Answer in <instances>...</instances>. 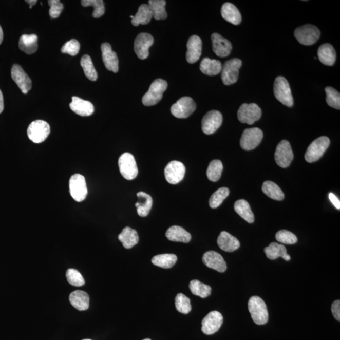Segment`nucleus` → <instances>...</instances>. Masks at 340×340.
Listing matches in <instances>:
<instances>
[{
    "label": "nucleus",
    "instance_id": "f257e3e1",
    "mask_svg": "<svg viewBox=\"0 0 340 340\" xmlns=\"http://www.w3.org/2000/svg\"><path fill=\"white\" fill-rule=\"evenodd\" d=\"M249 310L251 316L256 325L266 324L269 320V313L264 300L258 296H253L249 302Z\"/></svg>",
    "mask_w": 340,
    "mask_h": 340
},
{
    "label": "nucleus",
    "instance_id": "f03ea898",
    "mask_svg": "<svg viewBox=\"0 0 340 340\" xmlns=\"http://www.w3.org/2000/svg\"><path fill=\"white\" fill-rule=\"evenodd\" d=\"M168 87V83L162 79H157L150 85L148 91L145 93L142 102L145 106L157 105L163 98V95Z\"/></svg>",
    "mask_w": 340,
    "mask_h": 340
},
{
    "label": "nucleus",
    "instance_id": "7ed1b4c3",
    "mask_svg": "<svg viewBox=\"0 0 340 340\" xmlns=\"http://www.w3.org/2000/svg\"><path fill=\"white\" fill-rule=\"evenodd\" d=\"M274 91L275 98L284 105L292 107L294 105L291 87L288 81L283 77L276 78L274 82Z\"/></svg>",
    "mask_w": 340,
    "mask_h": 340
},
{
    "label": "nucleus",
    "instance_id": "20e7f679",
    "mask_svg": "<svg viewBox=\"0 0 340 340\" xmlns=\"http://www.w3.org/2000/svg\"><path fill=\"white\" fill-rule=\"evenodd\" d=\"M50 132L51 128L47 122L37 120L29 125L27 129V136L33 143L40 144L46 140Z\"/></svg>",
    "mask_w": 340,
    "mask_h": 340
},
{
    "label": "nucleus",
    "instance_id": "39448f33",
    "mask_svg": "<svg viewBox=\"0 0 340 340\" xmlns=\"http://www.w3.org/2000/svg\"><path fill=\"white\" fill-rule=\"evenodd\" d=\"M330 140L326 136H322L315 139L308 147L305 154V160L308 163H313L319 160L328 148Z\"/></svg>",
    "mask_w": 340,
    "mask_h": 340
},
{
    "label": "nucleus",
    "instance_id": "423d86ee",
    "mask_svg": "<svg viewBox=\"0 0 340 340\" xmlns=\"http://www.w3.org/2000/svg\"><path fill=\"white\" fill-rule=\"evenodd\" d=\"M120 172L125 179L133 180L137 177L138 168L135 157L129 153L122 154L119 159Z\"/></svg>",
    "mask_w": 340,
    "mask_h": 340
},
{
    "label": "nucleus",
    "instance_id": "0eeeda50",
    "mask_svg": "<svg viewBox=\"0 0 340 340\" xmlns=\"http://www.w3.org/2000/svg\"><path fill=\"white\" fill-rule=\"evenodd\" d=\"M294 36L303 45L311 46L316 43L320 37V31L316 26L308 24L297 28Z\"/></svg>",
    "mask_w": 340,
    "mask_h": 340
},
{
    "label": "nucleus",
    "instance_id": "6e6552de",
    "mask_svg": "<svg viewBox=\"0 0 340 340\" xmlns=\"http://www.w3.org/2000/svg\"><path fill=\"white\" fill-rule=\"evenodd\" d=\"M69 192L75 201L81 202L88 194L85 178L80 174H74L69 180Z\"/></svg>",
    "mask_w": 340,
    "mask_h": 340
},
{
    "label": "nucleus",
    "instance_id": "1a4fd4ad",
    "mask_svg": "<svg viewBox=\"0 0 340 340\" xmlns=\"http://www.w3.org/2000/svg\"><path fill=\"white\" fill-rule=\"evenodd\" d=\"M242 66V61L238 58L227 61L222 68L221 79L225 85H231L238 80L239 70Z\"/></svg>",
    "mask_w": 340,
    "mask_h": 340
},
{
    "label": "nucleus",
    "instance_id": "9d476101",
    "mask_svg": "<svg viewBox=\"0 0 340 340\" xmlns=\"http://www.w3.org/2000/svg\"><path fill=\"white\" fill-rule=\"evenodd\" d=\"M196 109V104L194 100L188 97H184L172 106L171 112L173 116L178 119H185L191 116Z\"/></svg>",
    "mask_w": 340,
    "mask_h": 340
},
{
    "label": "nucleus",
    "instance_id": "9b49d317",
    "mask_svg": "<svg viewBox=\"0 0 340 340\" xmlns=\"http://www.w3.org/2000/svg\"><path fill=\"white\" fill-rule=\"evenodd\" d=\"M263 138V133L259 128H250L244 130L242 133L240 145L245 150H251L256 148L260 144Z\"/></svg>",
    "mask_w": 340,
    "mask_h": 340
},
{
    "label": "nucleus",
    "instance_id": "f8f14e48",
    "mask_svg": "<svg viewBox=\"0 0 340 340\" xmlns=\"http://www.w3.org/2000/svg\"><path fill=\"white\" fill-rule=\"evenodd\" d=\"M261 108L254 103L242 104L238 111V118L241 123L253 124L261 118Z\"/></svg>",
    "mask_w": 340,
    "mask_h": 340
},
{
    "label": "nucleus",
    "instance_id": "ddd939ff",
    "mask_svg": "<svg viewBox=\"0 0 340 340\" xmlns=\"http://www.w3.org/2000/svg\"><path fill=\"white\" fill-rule=\"evenodd\" d=\"M294 159L291 144L287 140H283L278 144L275 153L276 163L281 168H288Z\"/></svg>",
    "mask_w": 340,
    "mask_h": 340
},
{
    "label": "nucleus",
    "instance_id": "4468645a",
    "mask_svg": "<svg viewBox=\"0 0 340 340\" xmlns=\"http://www.w3.org/2000/svg\"><path fill=\"white\" fill-rule=\"evenodd\" d=\"M185 172V166L182 162L172 161L164 168V177L169 183L176 185L183 179Z\"/></svg>",
    "mask_w": 340,
    "mask_h": 340
},
{
    "label": "nucleus",
    "instance_id": "2eb2a0df",
    "mask_svg": "<svg viewBox=\"0 0 340 340\" xmlns=\"http://www.w3.org/2000/svg\"><path fill=\"white\" fill-rule=\"evenodd\" d=\"M222 120V115L220 111H209L203 117L202 121V129L203 133L207 135H213L221 127Z\"/></svg>",
    "mask_w": 340,
    "mask_h": 340
},
{
    "label": "nucleus",
    "instance_id": "dca6fc26",
    "mask_svg": "<svg viewBox=\"0 0 340 340\" xmlns=\"http://www.w3.org/2000/svg\"><path fill=\"white\" fill-rule=\"evenodd\" d=\"M154 43V38L149 33H141L135 41V53L140 60H146L148 58L149 49Z\"/></svg>",
    "mask_w": 340,
    "mask_h": 340
},
{
    "label": "nucleus",
    "instance_id": "f3484780",
    "mask_svg": "<svg viewBox=\"0 0 340 340\" xmlns=\"http://www.w3.org/2000/svg\"><path fill=\"white\" fill-rule=\"evenodd\" d=\"M222 323V315L218 311H211L202 320V332L207 335L214 334L221 327Z\"/></svg>",
    "mask_w": 340,
    "mask_h": 340
},
{
    "label": "nucleus",
    "instance_id": "a211bd4d",
    "mask_svg": "<svg viewBox=\"0 0 340 340\" xmlns=\"http://www.w3.org/2000/svg\"><path fill=\"white\" fill-rule=\"evenodd\" d=\"M11 74H12L13 80L21 89L22 93L27 94L32 88L31 80L20 65L17 64L13 65L12 71H11Z\"/></svg>",
    "mask_w": 340,
    "mask_h": 340
},
{
    "label": "nucleus",
    "instance_id": "6ab92c4d",
    "mask_svg": "<svg viewBox=\"0 0 340 340\" xmlns=\"http://www.w3.org/2000/svg\"><path fill=\"white\" fill-rule=\"evenodd\" d=\"M203 263L209 268L219 272H224L227 269V265L224 259L219 253L214 251H209L203 255Z\"/></svg>",
    "mask_w": 340,
    "mask_h": 340
},
{
    "label": "nucleus",
    "instance_id": "aec40b11",
    "mask_svg": "<svg viewBox=\"0 0 340 340\" xmlns=\"http://www.w3.org/2000/svg\"><path fill=\"white\" fill-rule=\"evenodd\" d=\"M212 43H213V51L221 58L228 56L232 51L233 46L230 42L219 33H214L211 35Z\"/></svg>",
    "mask_w": 340,
    "mask_h": 340
},
{
    "label": "nucleus",
    "instance_id": "412c9836",
    "mask_svg": "<svg viewBox=\"0 0 340 340\" xmlns=\"http://www.w3.org/2000/svg\"><path fill=\"white\" fill-rule=\"evenodd\" d=\"M202 43L201 39L197 35H192L187 42L186 58L188 63H196L202 54Z\"/></svg>",
    "mask_w": 340,
    "mask_h": 340
},
{
    "label": "nucleus",
    "instance_id": "4be33fe9",
    "mask_svg": "<svg viewBox=\"0 0 340 340\" xmlns=\"http://www.w3.org/2000/svg\"><path fill=\"white\" fill-rule=\"evenodd\" d=\"M102 60L105 68L108 71L118 72L119 71V59L116 53L112 51L110 44L103 43L101 46Z\"/></svg>",
    "mask_w": 340,
    "mask_h": 340
},
{
    "label": "nucleus",
    "instance_id": "5701e85b",
    "mask_svg": "<svg viewBox=\"0 0 340 340\" xmlns=\"http://www.w3.org/2000/svg\"><path fill=\"white\" fill-rule=\"evenodd\" d=\"M69 107L77 115L82 117L90 116L95 111L94 106L90 102L78 97H72V102L69 104Z\"/></svg>",
    "mask_w": 340,
    "mask_h": 340
},
{
    "label": "nucleus",
    "instance_id": "b1692460",
    "mask_svg": "<svg viewBox=\"0 0 340 340\" xmlns=\"http://www.w3.org/2000/svg\"><path fill=\"white\" fill-rule=\"evenodd\" d=\"M217 244L224 252H233L240 247L238 239L226 231H222L217 238Z\"/></svg>",
    "mask_w": 340,
    "mask_h": 340
},
{
    "label": "nucleus",
    "instance_id": "393cba45",
    "mask_svg": "<svg viewBox=\"0 0 340 340\" xmlns=\"http://www.w3.org/2000/svg\"><path fill=\"white\" fill-rule=\"evenodd\" d=\"M221 15L224 20L235 26L241 22V15L235 5L231 3H225L221 8Z\"/></svg>",
    "mask_w": 340,
    "mask_h": 340
},
{
    "label": "nucleus",
    "instance_id": "a878e982",
    "mask_svg": "<svg viewBox=\"0 0 340 340\" xmlns=\"http://www.w3.org/2000/svg\"><path fill=\"white\" fill-rule=\"evenodd\" d=\"M69 301L71 305L78 310L86 311L89 308L90 297L85 291H75L69 295Z\"/></svg>",
    "mask_w": 340,
    "mask_h": 340
},
{
    "label": "nucleus",
    "instance_id": "bb28decb",
    "mask_svg": "<svg viewBox=\"0 0 340 340\" xmlns=\"http://www.w3.org/2000/svg\"><path fill=\"white\" fill-rule=\"evenodd\" d=\"M166 236L169 241L184 242V243H188L192 238L191 235L188 231L178 225L170 227L166 231Z\"/></svg>",
    "mask_w": 340,
    "mask_h": 340
},
{
    "label": "nucleus",
    "instance_id": "cd10ccee",
    "mask_svg": "<svg viewBox=\"0 0 340 340\" xmlns=\"http://www.w3.org/2000/svg\"><path fill=\"white\" fill-rule=\"evenodd\" d=\"M317 55L320 63L327 66H333L335 63L336 53L330 44H324L319 47Z\"/></svg>",
    "mask_w": 340,
    "mask_h": 340
},
{
    "label": "nucleus",
    "instance_id": "c85d7f7f",
    "mask_svg": "<svg viewBox=\"0 0 340 340\" xmlns=\"http://www.w3.org/2000/svg\"><path fill=\"white\" fill-rule=\"evenodd\" d=\"M19 48L27 54H32L37 51L38 37L36 34L22 35L19 40Z\"/></svg>",
    "mask_w": 340,
    "mask_h": 340
},
{
    "label": "nucleus",
    "instance_id": "c756f323",
    "mask_svg": "<svg viewBox=\"0 0 340 340\" xmlns=\"http://www.w3.org/2000/svg\"><path fill=\"white\" fill-rule=\"evenodd\" d=\"M264 252L267 257L270 260H275L279 257L282 258L286 261L291 260V256L288 254L286 247L277 242H272L268 247L264 249Z\"/></svg>",
    "mask_w": 340,
    "mask_h": 340
},
{
    "label": "nucleus",
    "instance_id": "7c9ffc66",
    "mask_svg": "<svg viewBox=\"0 0 340 340\" xmlns=\"http://www.w3.org/2000/svg\"><path fill=\"white\" fill-rule=\"evenodd\" d=\"M138 201L136 203L138 215L141 217H146L150 213L153 205V199L149 194L143 192L137 194Z\"/></svg>",
    "mask_w": 340,
    "mask_h": 340
},
{
    "label": "nucleus",
    "instance_id": "2f4dec72",
    "mask_svg": "<svg viewBox=\"0 0 340 340\" xmlns=\"http://www.w3.org/2000/svg\"><path fill=\"white\" fill-rule=\"evenodd\" d=\"M120 241L123 244L125 249H132L139 242V236L137 231L129 227L125 228L118 236Z\"/></svg>",
    "mask_w": 340,
    "mask_h": 340
},
{
    "label": "nucleus",
    "instance_id": "473e14b6",
    "mask_svg": "<svg viewBox=\"0 0 340 340\" xmlns=\"http://www.w3.org/2000/svg\"><path fill=\"white\" fill-rule=\"evenodd\" d=\"M222 64L218 60H211L209 58H203L200 65V69L203 74L208 76H215L221 72Z\"/></svg>",
    "mask_w": 340,
    "mask_h": 340
},
{
    "label": "nucleus",
    "instance_id": "72a5a7b5",
    "mask_svg": "<svg viewBox=\"0 0 340 340\" xmlns=\"http://www.w3.org/2000/svg\"><path fill=\"white\" fill-rule=\"evenodd\" d=\"M152 18H153V13L149 5L143 4L139 7L138 12L132 18L131 23L135 27H137L140 24L146 25L149 23Z\"/></svg>",
    "mask_w": 340,
    "mask_h": 340
},
{
    "label": "nucleus",
    "instance_id": "f704fd0d",
    "mask_svg": "<svg viewBox=\"0 0 340 340\" xmlns=\"http://www.w3.org/2000/svg\"><path fill=\"white\" fill-rule=\"evenodd\" d=\"M236 213L249 223H253L255 221L254 214L250 207L249 203L244 199L236 201L234 205Z\"/></svg>",
    "mask_w": 340,
    "mask_h": 340
},
{
    "label": "nucleus",
    "instance_id": "c9c22d12",
    "mask_svg": "<svg viewBox=\"0 0 340 340\" xmlns=\"http://www.w3.org/2000/svg\"><path fill=\"white\" fill-rule=\"evenodd\" d=\"M166 5V2L164 0H149L148 5L155 20H165L167 18Z\"/></svg>",
    "mask_w": 340,
    "mask_h": 340
},
{
    "label": "nucleus",
    "instance_id": "e433bc0d",
    "mask_svg": "<svg viewBox=\"0 0 340 340\" xmlns=\"http://www.w3.org/2000/svg\"><path fill=\"white\" fill-rule=\"evenodd\" d=\"M262 191L271 199L275 200H282L284 199V194L277 184L271 181H266L262 186Z\"/></svg>",
    "mask_w": 340,
    "mask_h": 340
},
{
    "label": "nucleus",
    "instance_id": "4c0bfd02",
    "mask_svg": "<svg viewBox=\"0 0 340 340\" xmlns=\"http://www.w3.org/2000/svg\"><path fill=\"white\" fill-rule=\"evenodd\" d=\"M152 263L163 269H170L177 263V256L174 254H162L154 256Z\"/></svg>",
    "mask_w": 340,
    "mask_h": 340
},
{
    "label": "nucleus",
    "instance_id": "58836bf2",
    "mask_svg": "<svg viewBox=\"0 0 340 340\" xmlns=\"http://www.w3.org/2000/svg\"><path fill=\"white\" fill-rule=\"evenodd\" d=\"M80 65L84 71L85 76L91 81H96L98 79V74L93 66L90 55H83L80 61Z\"/></svg>",
    "mask_w": 340,
    "mask_h": 340
},
{
    "label": "nucleus",
    "instance_id": "ea45409f",
    "mask_svg": "<svg viewBox=\"0 0 340 340\" xmlns=\"http://www.w3.org/2000/svg\"><path fill=\"white\" fill-rule=\"evenodd\" d=\"M189 288L192 294L201 298H206L211 294L212 289L210 286L200 282L197 280H193L189 284Z\"/></svg>",
    "mask_w": 340,
    "mask_h": 340
},
{
    "label": "nucleus",
    "instance_id": "a19ab883",
    "mask_svg": "<svg viewBox=\"0 0 340 340\" xmlns=\"http://www.w3.org/2000/svg\"><path fill=\"white\" fill-rule=\"evenodd\" d=\"M223 165L221 161L214 160L209 164L207 169V177L211 182H216L221 177Z\"/></svg>",
    "mask_w": 340,
    "mask_h": 340
},
{
    "label": "nucleus",
    "instance_id": "79ce46f5",
    "mask_svg": "<svg viewBox=\"0 0 340 340\" xmlns=\"http://www.w3.org/2000/svg\"><path fill=\"white\" fill-rule=\"evenodd\" d=\"M229 188L222 187L214 192L210 199V206L212 209L219 207L222 203L229 196Z\"/></svg>",
    "mask_w": 340,
    "mask_h": 340
},
{
    "label": "nucleus",
    "instance_id": "37998d69",
    "mask_svg": "<svg viewBox=\"0 0 340 340\" xmlns=\"http://www.w3.org/2000/svg\"><path fill=\"white\" fill-rule=\"evenodd\" d=\"M81 4L83 7H93L94 8L93 16L98 18L101 17L105 13V5L102 0H82Z\"/></svg>",
    "mask_w": 340,
    "mask_h": 340
},
{
    "label": "nucleus",
    "instance_id": "c03bdc74",
    "mask_svg": "<svg viewBox=\"0 0 340 340\" xmlns=\"http://www.w3.org/2000/svg\"><path fill=\"white\" fill-rule=\"evenodd\" d=\"M175 307L179 313L188 314L192 310L190 299L182 293L178 294L175 297Z\"/></svg>",
    "mask_w": 340,
    "mask_h": 340
},
{
    "label": "nucleus",
    "instance_id": "a18cd8bd",
    "mask_svg": "<svg viewBox=\"0 0 340 340\" xmlns=\"http://www.w3.org/2000/svg\"><path fill=\"white\" fill-rule=\"evenodd\" d=\"M326 94H327V102L331 107L335 109H340V94L335 89L328 86L325 88Z\"/></svg>",
    "mask_w": 340,
    "mask_h": 340
},
{
    "label": "nucleus",
    "instance_id": "49530a36",
    "mask_svg": "<svg viewBox=\"0 0 340 340\" xmlns=\"http://www.w3.org/2000/svg\"><path fill=\"white\" fill-rule=\"evenodd\" d=\"M67 280L71 285L81 287L85 285V281L79 271L74 269H69L66 272Z\"/></svg>",
    "mask_w": 340,
    "mask_h": 340
},
{
    "label": "nucleus",
    "instance_id": "de8ad7c7",
    "mask_svg": "<svg viewBox=\"0 0 340 340\" xmlns=\"http://www.w3.org/2000/svg\"><path fill=\"white\" fill-rule=\"evenodd\" d=\"M276 239L281 243L294 244L297 242V236L294 233L287 230H280L276 234Z\"/></svg>",
    "mask_w": 340,
    "mask_h": 340
},
{
    "label": "nucleus",
    "instance_id": "09e8293b",
    "mask_svg": "<svg viewBox=\"0 0 340 340\" xmlns=\"http://www.w3.org/2000/svg\"><path fill=\"white\" fill-rule=\"evenodd\" d=\"M80 44L79 41L76 40H71L65 43V45L61 48V52L63 54H68L75 56L80 51Z\"/></svg>",
    "mask_w": 340,
    "mask_h": 340
},
{
    "label": "nucleus",
    "instance_id": "8fccbe9b",
    "mask_svg": "<svg viewBox=\"0 0 340 340\" xmlns=\"http://www.w3.org/2000/svg\"><path fill=\"white\" fill-rule=\"evenodd\" d=\"M48 4L50 6L49 15L51 18L59 17L64 9L62 3H61L60 0H49Z\"/></svg>",
    "mask_w": 340,
    "mask_h": 340
},
{
    "label": "nucleus",
    "instance_id": "3c124183",
    "mask_svg": "<svg viewBox=\"0 0 340 340\" xmlns=\"http://www.w3.org/2000/svg\"><path fill=\"white\" fill-rule=\"evenodd\" d=\"M331 312L334 318L339 322L340 320V301L337 300L334 301L331 306Z\"/></svg>",
    "mask_w": 340,
    "mask_h": 340
},
{
    "label": "nucleus",
    "instance_id": "603ef678",
    "mask_svg": "<svg viewBox=\"0 0 340 340\" xmlns=\"http://www.w3.org/2000/svg\"><path fill=\"white\" fill-rule=\"evenodd\" d=\"M329 199H330V201L333 203L334 207H335L336 209H338V210H339V200L336 197L335 195L333 194V193L329 194Z\"/></svg>",
    "mask_w": 340,
    "mask_h": 340
},
{
    "label": "nucleus",
    "instance_id": "864d4df0",
    "mask_svg": "<svg viewBox=\"0 0 340 340\" xmlns=\"http://www.w3.org/2000/svg\"><path fill=\"white\" fill-rule=\"evenodd\" d=\"M4 97H3L2 92L0 90V114L4 111Z\"/></svg>",
    "mask_w": 340,
    "mask_h": 340
},
{
    "label": "nucleus",
    "instance_id": "5fc2aeb1",
    "mask_svg": "<svg viewBox=\"0 0 340 340\" xmlns=\"http://www.w3.org/2000/svg\"><path fill=\"white\" fill-rule=\"evenodd\" d=\"M26 2L30 5V8H32L33 5H35L37 2V0H27Z\"/></svg>",
    "mask_w": 340,
    "mask_h": 340
},
{
    "label": "nucleus",
    "instance_id": "6e6d98bb",
    "mask_svg": "<svg viewBox=\"0 0 340 340\" xmlns=\"http://www.w3.org/2000/svg\"><path fill=\"white\" fill-rule=\"evenodd\" d=\"M3 40H4V32H3L2 28L0 26V44L2 43Z\"/></svg>",
    "mask_w": 340,
    "mask_h": 340
},
{
    "label": "nucleus",
    "instance_id": "4d7b16f0",
    "mask_svg": "<svg viewBox=\"0 0 340 340\" xmlns=\"http://www.w3.org/2000/svg\"><path fill=\"white\" fill-rule=\"evenodd\" d=\"M143 340H152V339H149V338H147V339H143Z\"/></svg>",
    "mask_w": 340,
    "mask_h": 340
},
{
    "label": "nucleus",
    "instance_id": "13d9d810",
    "mask_svg": "<svg viewBox=\"0 0 340 340\" xmlns=\"http://www.w3.org/2000/svg\"><path fill=\"white\" fill-rule=\"evenodd\" d=\"M83 340H91V339H83Z\"/></svg>",
    "mask_w": 340,
    "mask_h": 340
}]
</instances>
